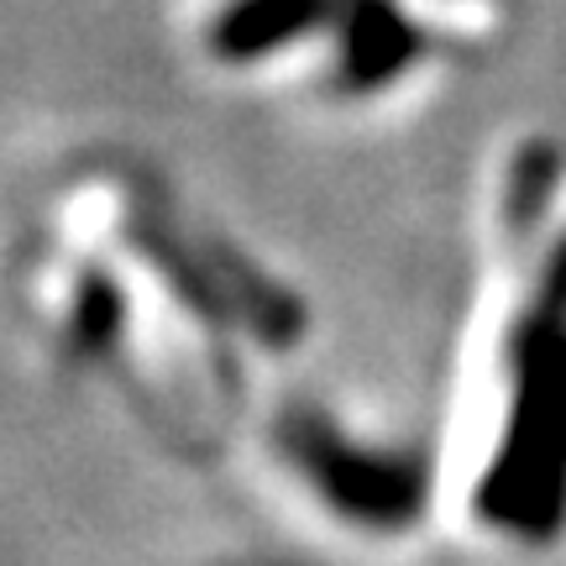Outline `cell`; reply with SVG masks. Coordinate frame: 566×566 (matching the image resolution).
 Returning a JSON list of instances; mask_svg holds the SVG:
<instances>
[{
	"instance_id": "6da1fadb",
	"label": "cell",
	"mask_w": 566,
	"mask_h": 566,
	"mask_svg": "<svg viewBox=\"0 0 566 566\" xmlns=\"http://www.w3.org/2000/svg\"><path fill=\"white\" fill-rule=\"evenodd\" d=\"M478 509L499 530L546 541L566 514V237L514 336V384L499 457L488 467Z\"/></svg>"
},
{
	"instance_id": "7a4b0ae2",
	"label": "cell",
	"mask_w": 566,
	"mask_h": 566,
	"mask_svg": "<svg viewBox=\"0 0 566 566\" xmlns=\"http://www.w3.org/2000/svg\"><path fill=\"white\" fill-rule=\"evenodd\" d=\"M283 451L325 504L367 530H399L424 504V472L415 467V457L363 451L315 415L283 420Z\"/></svg>"
},
{
	"instance_id": "3957f363",
	"label": "cell",
	"mask_w": 566,
	"mask_h": 566,
	"mask_svg": "<svg viewBox=\"0 0 566 566\" xmlns=\"http://www.w3.org/2000/svg\"><path fill=\"white\" fill-rule=\"evenodd\" d=\"M346 11V0H231L210 27V53L226 63L268 59L289 42L321 32Z\"/></svg>"
},
{
	"instance_id": "277c9868",
	"label": "cell",
	"mask_w": 566,
	"mask_h": 566,
	"mask_svg": "<svg viewBox=\"0 0 566 566\" xmlns=\"http://www.w3.org/2000/svg\"><path fill=\"white\" fill-rule=\"evenodd\" d=\"M346 74L352 84H388L420 53V32L388 0H346Z\"/></svg>"
}]
</instances>
